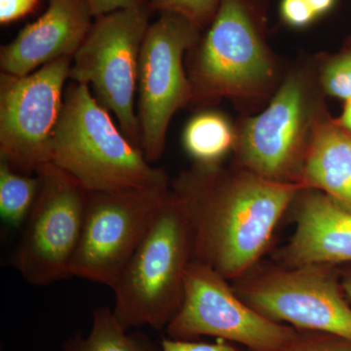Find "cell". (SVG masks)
<instances>
[{"label": "cell", "instance_id": "1", "mask_svg": "<svg viewBox=\"0 0 351 351\" xmlns=\"http://www.w3.org/2000/svg\"><path fill=\"white\" fill-rule=\"evenodd\" d=\"M300 186L254 173L223 178L216 165L182 175L174 193L193 223L195 260L223 277L239 276L260 257Z\"/></svg>", "mask_w": 351, "mask_h": 351}, {"label": "cell", "instance_id": "2", "mask_svg": "<svg viewBox=\"0 0 351 351\" xmlns=\"http://www.w3.org/2000/svg\"><path fill=\"white\" fill-rule=\"evenodd\" d=\"M51 163L88 193L167 189L169 181L117 128L82 83H71L64 95Z\"/></svg>", "mask_w": 351, "mask_h": 351}, {"label": "cell", "instance_id": "3", "mask_svg": "<svg viewBox=\"0 0 351 351\" xmlns=\"http://www.w3.org/2000/svg\"><path fill=\"white\" fill-rule=\"evenodd\" d=\"M193 249L195 232L188 211L169 191L112 287V313L124 330L166 329L182 306L184 271Z\"/></svg>", "mask_w": 351, "mask_h": 351}, {"label": "cell", "instance_id": "4", "mask_svg": "<svg viewBox=\"0 0 351 351\" xmlns=\"http://www.w3.org/2000/svg\"><path fill=\"white\" fill-rule=\"evenodd\" d=\"M263 0H221L208 31L195 47L193 100L260 96L274 77L265 43Z\"/></svg>", "mask_w": 351, "mask_h": 351}, {"label": "cell", "instance_id": "5", "mask_svg": "<svg viewBox=\"0 0 351 351\" xmlns=\"http://www.w3.org/2000/svg\"><path fill=\"white\" fill-rule=\"evenodd\" d=\"M152 12L147 4L97 18L69 71L73 82L91 85L97 101L114 114L120 130L140 149V121L134 101L141 48Z\"/></svg>", "mask_w": 351, "mask_h": 351}, {"label": "cell", "instance_id": "6", "mask_svg": "<svg viewBox=\"0 0 351 351\" xmlns=\"http://www.w3.org/2000/svg\"><path fill=\"white\" fill-rule=\"evenodd\" d=\"M160 14L147 29L138 62L141 149L151 163L162 156L173 115L193 101L182 59L199 41L201 31L179 14Z\"/></svg>", "mask_w": 351, "mask_h": 351}, {"label": "cell", "instance_id": "7", "mask_svg": "<svg viewBox=\"0 0 351 351\" xmlns=\"http://www.w3.org/2000/svg\"><path fill=\"white\" fill-rule=\"evenodd\" d=\"M166 332L171 339L193 341L210 336L241 343L252 351H277L301 332L265 317L240 301L223 276L195 260L184 271L182 306Z\"/></svg>", "mask_w": 351, "mask_h": 351}, {"label": "cell", "instance_id": "8", "mask_svg": "<svg viewBox=\"0 0 351 351\" xmlns=\"http://www.w3.org/2000/svg\"><path fill=\"white\" fill-rule=\"evenodd\" d=\"M36 173L40 186L24 225L15 265L27 283L47 286L71 276L88 191L53 163Z\"/></svg>", "mask_w": 351, "mask_h": 351}, {"label": "cell", "instance_id": "9", "mask_svg": "<svg viewBox=\"0 0 351 351\" xmlns=\"http://www.w3.org/2000/svg\"><path fill=\"white\" fill-rule=\"evenodd\" d=\"M169 189L88 193L71 276L112 288L154 223Z\"/></svg>", "mask_w": 351, "mask_h": 351}, {"label": "cell", "instance_id": "10", "mask_svg": "<svg viewBox=\"0 0 351 351\" xmlns=\"http://www.w3.org/2000/svg\"><path fill=\"white\" fill-rule=\"evenodd\" d=\"M73 58L25 76L0 75V156L14 169L36 171L51 163Z\"/></svg>", "mask_w": 351, "mask_h": 351}, {"label": "cell", "instance_id": "11", "mask_svg": "<svg viewBox=\"0 0 351 351\" xmlns=\"http://www.w3.org/2000/svg\"><path fill=\"white\" fill-rule=\"evenodd\" d=\"M243 295L269 319L351 341V308L331 277L315 265L261 277L244 288Z\"/></svg>", "mask_w": 351, "mask_h": 351}, {"label": "cell", "instance_id": "12", "mask_svg": "<svg viewBox=\"0 0 351 351\" xmlns=\"http://www.w3.org/2000/svg\"><path fill=\"white\" fill-rule=\"evenodd\" d=\"M306 82L289 77L269 107L248 120L240 134L239 154L254 174L272 181L294 169L317 120L311 114Z\"/></svg>", "mask_w": 351, "mask_h": 351}, {"label": "cell", "instance_id": "13", "mask_svg": "<svg viewBox=\"0 0 351 351\" xmlns=\"http://www.w3.org/2000/svg\"><path fill=\"white\" fill-rule=\"evenodd\" d=\"M93 18L86 0H48L43 15L2 46V73L25 76L58 59L73 58L89 34Z\"/></svg>", "mask_w": 351, "mask_h": 351}, {"label": "cell", "instance_id": "14", "mask_svg": "<svg viewBox=\"0 0 351 351\" xmlns=\"http://www.w3.org/2000/svg\"><path fill=\"white\" fill-rule=\"evenodd\" d=\"M287 257L299 267L351 262V210L329 195L307 196Z\"/></svg>", "mask_w": 351, "mask_h": 351}, {"label": "cell", "instance_id": "15", "mask_svg": "<svg viewBox=\"0 0 351 351\" xmlns=\"http://www.w3.org/2000/svg\"><path fill=\"white\" fill-rule=\"evenodd\" d=\"M304 179L351 210V137L341 127L316 121L304 165Z\"/></svg>", "mask_w": 351, "mask_h": 351}, {"label": "cell", "instance_id": "16", "mask_svg": "<svg viewBox=\"0 0 351 351\" xmlns=\"http://www.w3.org/2000/svg\"><path fill=\"white\" fill-rule=\"evenodd\" d=\"M64 351H163L145 332L126 331L112 313V308L95 309L91 331L87 336L77 332L66 339Z\"/></svg>", "mask_w": 351, "mask_h": 351}, {"label": "cell", "instance_id": "17", "mask_svg": "<svg viewBox=\"0 0 351 351\" xmlns=\"http://www.w3.org/2000/svg\"><path fill=\"white\" fill-rule=\"evenodd\" d=\"M182 141L186 151L199 165L213 166L232 149L235 135L225 117L203 112L189 122Z\"/></svg>", "mask_w": 351, "mask_h": 351}, {"label": "cell", "instance_id": "18", "mask_svg": "<svg viewBox=\"0 0 351 351\" xmlns=\"http://www.w3.org/2000/svg\"><path fill=\"white\" fill-rule=\"evenodd\" d=\"M39 177L19 174L6 160L0 161V215L9 228L24 226L38 197Z\"/></svg>", "mask_w": 351, "mask_h": 351}, {"label": "cell", "instance_id": "19", "mask_svg": "<svg viewBox=\"0 0 351 351\" xmlns=\"http://www.w3.org/2000/svg\"><path fill=\"white\" fill-rule=\"evenodd\" d=\"M221 0H149L152 11L179 14L200 29L211 24Z\"/></svg>", "mask_w": 351, "mask_h": 351}, {"label": "cell", "instance_id": "20", "mask_svg": "<svg viewBox=\"0 0 351 351\" xmlns=\"http://www.w3.org/2000/svg\"><path fill=\"white\" fill-rule=\"evenodd\" d=\"M337 0H281L280 16L286 25L302 29L326 15Z\"/></svg>", "mask_w": 351, "mask_h": 351}, {"label": "cell", "instance_id": "21", "mask_svg": "<svg viewBox=\"0 0 351 351\" xmlns=\"http://www.w3.org/2000/svg\"><path fill=\"white\" fill-rule=\"evenodd\" d=\"M325 92L341 100H351V49L326 64L321 75Z\"/></svg>", "mask_w": 351, "mask_h": 351}, {"label": "cell", "instance_id": "22", "mask_svg": "<svg viewBox=\"0 0 351 351\" xmlns=\"http://www.w3.org/2000/svg\"><path fill=\"white\" fill-rule=\"evenodd\" d=\"M277 351H351V341L325 332L302 331Z\"/></svg>", "mask_w": 351, "mask_h": 351}, {"label": "cell", "instance_id": "23", "mask_svg": "<svg viewBox=\"0 0 351 351\" xmlns=\"http://www.w3.org/2000/svg\"><path fill=\"white\" fill-rule=\"evenodd\" d=\"M160 343L163 351H240L225 339H219L218 343H209L165 338Z\"/></svg>", "mask_w": 351, "mask_h": 351}, {"label": "cell", "instance_id": "24", "mask_svg": "<svg viewBox=\"0 0 351 351\" xmlns=\"http://www.w3.org/2000/svg\"><path fill=\"white\" fill-rule=\"evenodd\" d=\"M41 0H0V24L8 25L36 10Z\"/></svg>", "mask_w": 351, "mask_h": 351}, {"label": "cell", "instance_id": "25", "mask_svg": "<svg viewBox=\"0 0 351 351\" xmlns=\"http://www.w3.org/2000/svg\"><path fill=\"white\" fill-rule=\"evenodd\" d=\"M94 18L107 15L121 9L134 8L149 4V0H86Z\"/></svg>", "mask_w": 351, "mask_h": 351}, {"label": "cell", "instance_id": "26", "mask_svg": "<svg viewBox=\"0 0 351 351\" xmlns=\"http://www.w3.org/2000/svg\"><path fill=\"white\" fill-rule=\"evenodd\" d=\"M339 124L346 131L350 132L351 135V100L346 101L345 108L339 119Z\"/></svg>", "mask_w": 351, "mask_h": 351}, {"label": "cell", "instance_id": "27", "mask_svg": "<svg viewBox=\"0 0 351 351\" xmlns=\"http://www.w3.org/2000/svg\"><path fill=\"white\" fill-rule=\"evenodd\" d=\"M343 288H345L346 294H348L351 300V274L346 277L345 282H343Z\"/></svg>", "mask_w": 351, "mask_h": 351}, {"label": "cell", "instance_id": "28", "mask_svg": "<svg viewBox=\"0 0 351 351\" xmlns=\"http://www.w3.org/2000/svg\"><path fill=\"white\" fill-rule=\"evenodd\" d=\"M350 137H351V135H350Z\"/></svg>", "mask_w": 351, "mask_h": 351}]
</instances>
